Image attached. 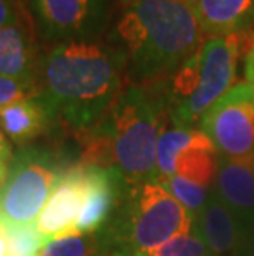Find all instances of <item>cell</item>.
<instances>
[{
	"instance_id": "6da1fadb",
	"label": "cell",
	"mask_w": 254,
	"mask_h": 256,
	"mask_svg": "<svg viewBox=\"0 0 254 256\" xmlns=\"http://www.w3.org/2000/svg\"><path fill=\"white\" fill-rule=\"evenodd\" d=\"M124 74L126 62L107 42L58 43L40 56L36 94L56 126L81 136L109 111Z\"/></svg>"
},
{
	"instance_id": "7a4b0ae2",
	"label": "cell",
	"mask_w": 254,
	"mask_h": 256,
	"mask_svg": "<svg viewBox=\"0 0 254 256\" xmlns=\"http://www.w3.org/2000/svg\"><path fill=\"white\" fill-rule=\"evenodd\" d=\"M205 34L192 0H131L107 34L132 84H152L195 53Z\"/></svg>"
},
{
	"instance_id": "3957f363",
	"label": "cell",
	"mask_w": 254,
	"mask_h": 256,
	"mask_svg": "<svg viewBox=\"0 0 254 256\" xmlns=\"http://www.w3.org/2000/svg\"><path fill=\"white\" fill-rule=\"evenodd\" d=\"M170 124L157 84H129L96 126L81 134L84 166L116 168L129 185L157 182V142Z\"/></svg>"
},
{
	"instance_id": "277c9868",
	"label": "cell",
	"mask_w": 254,
	"mask_h": 256,
	"mask_svg": "<svg viewBox=\"0 0 254 256\" xmlns=\"http://www.w3.org/2000/svg\"><path fill=\"white\" fill-rule=\"evenodd\" d=\"M240 58L238 34L208 36L169 78L155 83L172 126L198 128L210 108L235 86Z\"/></svg>"
},
{
	"instance_id": "5b68a950",
	"label": "cell",
	"mask_w": 254,
	"mask_h": 256,
	"mask_svg": "<svg viewBox=\"0 0 254 256\" xmlns=\"http://www.w3.org/2000/svg\"><path fill=\"white\" fill-rule=\"evenodd\" d=\"M195 218L159 182L129 185L101 233L116 253L144 256L193 230Z\"/></svg>"
},
{
	"instance_id": "8992f818",
	"label": "cell",
	"mask_w": 254,
	"mask_h": 256,
	"mask_svg": "<svg viewBox=\"0 0 254 256\" xmlns=\"http://www.w3.org/2000/svg\"><path fill=\"white\" fill-rule=\"evenodd\" d=\"M69 162L71 159L58 147H18L0 187V222L12 226L36 223L58 178L74 166Z\"/></svg>"
},
{
	"instance_id": "52a82bcc",
	"label": "cell",
	"mask_w": 254,
	"mask_h": 256,
	"mask_svg": "<svg viewBox=\"0 0 254 256\" xmlns=\"http://www.w3.org/2000/svg\"><path fill=\"white\" fill-rule=\"evenodd\" d=\"M35 32L53 45L99 40L111 22L112 0H25Z\"/></svg>"
},
{
	"instance_id": "ba28073f",
	"label": "cell",
	"mask_w": 254,
	"mask_h": 256,
	"mask_svg": "<svg viewBox=\"0 0 254 256\" xmlns=\"http://www.w3.org/2000/svg\"><path fill=\"white\" fill-rule=\"evenodd\" d=\"M198 128L221 157L254 160V90L248 83L235 84L210 108Z\"/></svg>"
},
{
	"instance_id": "9c48e42d",
	"label": "cell",
	"mask_w": 254,
	"mask_h": 256,
	"mask_svg": "<svg viewBox=\"0 0 254 256\" xmlns=\"http://www.w3.org/2000/svg\"><path fill=\"white\" fill-rule=\"evenodd\" d=\"M220 157L212 139L200 128H172L169 124L157 142V172L159 178L177 176L210 188Z\"/></svg>"
},
{
	"instance_id": "30bf717a",
	"label": "cell",
	"mask_w": 254,
	"mask_h": 256,
	"mask_svg": "<svg viewBox=\"0 0 254 256\" xmlns=\"http://www.w3.org/2000/svg\"><path fill=\"white\" fill-rule=\"evenodd\" d=\"M84 185L86 168L81 162L64 170L58 178L35 223L36 230L46 243L76 233L74 230L84 200Z\"/></svg>"
},
{
	"instance_id": "8fae6325",
	"label": "cell",
	"mask_w": 254,
	"mask_h": 256,
	"mask_svg": "<svg viewBox=\"0 0 254 256\" xmlns=\"http://www.w3.org/2000/svg\"><path fill=\"white\" fill-rule=\"evenodd\" d=\"M84 200L76 223V233H96L107 225L122 198L127 182L116 168L84 166Z\"/></svg>"
},
{
	"instance_id": "7c38bea8",
	"label": "cell",
	"mask_w": 254,
	"mask_h": 256,
	"mask_svg": "<svg viewBox=\"0 0 254 256\" xmlns=\"http://www.w3.org/2000/svg\"><path fill=\"white\" fill-rule=\"evenodd\" d=\"M38 64L40 53L30 15L0 28V76L36 83Z\"/></svg>"
},
{
	"instance_id": "4fadbf2b",
	"label": "cell",
	"mask_w": 254,
	"mask_h": 256,
	"mask_svg": "<svg viewBox=\"0 0 254 256\" xmlns=\"http://www.w3.org/2000/svg\"><path fill=\"white\" fill-rule=\"evenodd\" d=\"M213 194L245 226L254 223V160L220 157Z\"/></svg>"
},
{
	"instance_id": "5bb4252c",
	"label": "cell",
	"mask_w": 254,
	"mask_h": 256,
	"mask_svg": "<svg viewBox=\"0 0 254 256\" xmlns=\"http://www.w3.org/2000/svg\"><path fill=\"white\" fill-rule=\"evenodd\" d=\"M193 226L212 256H238L246 226L213 192Z\"/></svg>"
},
{
	"instance_id": "9a60e30c",
	"label": "cell",
	"mask_w": 254,
	"mask_h": 256,
	"mask_svg": "<svg viewBox=\"0 0 254 256\" xmlns=\"http://www.w3.org/2000/svg\"><path fill=\"white\" fill-rule=\"evenodd\" d=\"M56 126L38 94L23 98L0 110V129L10 142L30 146Z\"/></svg>"
},
{
	"instance_id": "2e32d148",
	"label": "cell",
	"mask_w": 254,
	"mask_h": 256,
	"mask_svg": "<svg viewBox=\"0 0 254 256\" xmlns=\"http://www.w3.org/2000/svg\"><path fill=\"white\" fill-rule=\"evenodd\" d=\"M205 36L254 30V0H192Z\"/></svg>"
},
{
	"instance_id": "e0dca14e",
	"label": "cell",
	"mask_w": 254,
	"mask_h": 256,
	"mask_svg": "<svg viewBox=\"0 0 254 256\" xmlns=\"http://www.w3.org/2000/svg\"><path fill=\"white\" fill-rule=\"evenodd\" d=\"M41 256H114L101 232L74 233L63 238L51 240L45 244Z\"/></svg>"
},
{
	"instance_id": "ac0fdd59",
	"label": "cell",
	"mask_w": 254,
	"mask_h": 256,
	"mask_svg": "<svg viewBox=\"0 0 254 256\" xmlns=\"http://www.w3.org/2000/svg\"><path fill=\"white\" fill-rule=\"evenodd\" d=\"M159 182L172 197H174L193 218L203 210V206L207 205V202L210 198V188L198 185L195 182H190L187 178L182 177H165L159 178Z\"/></svg>"
},
{
	"instance_id": "d6986e66",
	"label": "cell",
	"mask_w": 254,
	"mask_h": 256,
	"mask_svg": "<svg viewBox=\"0 0 254 256\" xmlns=\"http://www.w3.org/2000/svg\"><path fill=\"white\" fill-rule=\"evenodd\" d=\"M5 235L8 240V254L10 256H41L46 242L36 230V225L12 226L0 222Z\"/></svg>"
},
{
	"instance_id": "ffe728a7",
	"label": "cell",
	"mask_w": 254,
	"mask_h": 256,
	"mask_svg": "<svg viewBox=\"0 0 254 256\" xmlns=\"http://www.w3.org/2000/svg\"><path fill=\"white\" fill-rule=\"evenodd\" d=\"M144 256H212V253L193 226L192 232L169 240Z\"/></svg>"
},
{
	"instance_id": "44dd1931",
	"label": "cell",
	"mask_w": 254,
	"mask_h": 256,
	"mask_svg": "<svg viewBox=\"0 0 254 256\" xmlns=\"http://www.w3.org/2000/svg\"><path fill=\"white\" fill-rule=\"evenodd\" d=\"M36 83L0 76V110L12 102L36 94Z\"/></svg>"
},
{
	"instance_id": "7402d4cb",
	"label": "cell",
	"mask_w": 254,
	"mask_h": 256,
	"mask_svg": "<svg viewBox=\"0 0 254 256\" xmlns=\"http://www.w3.org/2000/svg\"><path fill=\"white\" fill-rule=\"evenodd\" d=\"M23 4L25 0H0V28L17 24L28 15Z\"/></svg>"
},
{
	"instance_id": "603a6c76",
	"label": "cell",
	"mask_w": 254,
	"mask_h": 256,
	"mask_svg": "<svg viewBox=\"0 0 254 256\" xmlns=\"http://www.w3.org/2000/svg\"><path fill=\"white\" fill-rule=\"evenodd\" d=\"M12 157H13V150H12V146H10V140L7 139V136L2 132V129H0V187H2L5 178H7Z\"/></svg>"
},
{
	"instance_id": "cb8c5ba5",
	"label": "cell",
	"mask_w": 254,
	"mask_h": 256,
	"mask_svg": "<svg viewBox=\"0 0 254 256\" xmlns=\"http://www.w3.org/2000/svg\"><path fill=\"white\" fill-rule=\"evenodd\" d=\"M238 256H254V223L246 226L245 236H243L241 248L238 252Z\"/></svg>"
},
{
	"instance_id": "d4e9b609",
	"label": "cell",
	"mask_w": 254,
	"mask_h": 256,
	"mask_svg": "<svg viewBox=\"0 0 254 256\" xmlns=\"http://www.w3.org/2000/svg\"><path fill=\"white\" fill-rule=\"evenodd\" d=\"M245 78L246 83L254 90V48L245 56Z\"/></svg>"
},
{
	"instance_id": "484cf974",
	"label": "cell",
	"mask_w": 254,
	"mask_h": 256,
	"mask_svg": "<svg viewBox=\"0 0 254 256\" xmlns=\"http://www.w3.org/2000/svg\"><path fill=\"white\" fill-rule=\"evenodd\" d=\"M0 256H10L8 254V240L5 235L2 225H0Z\"/></svg>"
},
{
	"instance_id": "4316f807",
	"label": "cell",
	"mask_w": 254,
	"mask_h": 256,
	"mask_svg": "<svg viewBox=\"0 0 254 256\" xmlns=\"http://www.w3.org/2000/svg\"><path fill=\"white\" fill-rule=\"evenodd\" d=\"M114 256H132V254H124V253H116Z\"/></svg>"
},
{
	"instance_id": "83f0119b",
	"label": "cell",
	"mask_w": 254,
	"mask_h": 256,
	"mask_svg": "<svg viewBox=\"0 0 254 256\" xmlns=\"http://www.w3.org/2000/svg\"><path fill=\"white\" fill-rule=\"evenodd\" d=\"M121 4H126V2H131V0H119Z\"/></svg>"
}]
</instances>
